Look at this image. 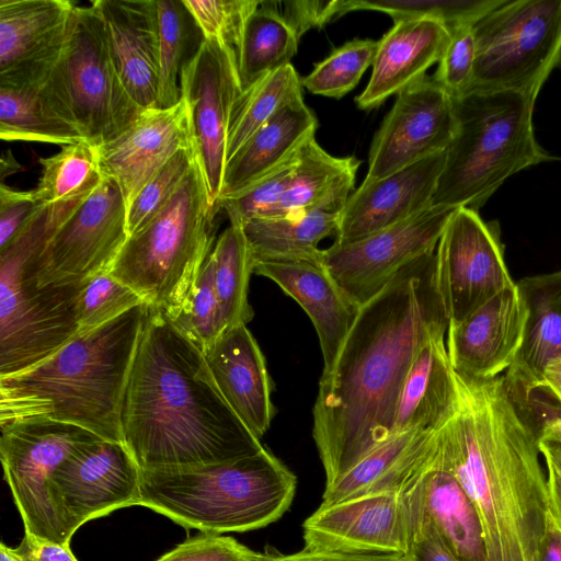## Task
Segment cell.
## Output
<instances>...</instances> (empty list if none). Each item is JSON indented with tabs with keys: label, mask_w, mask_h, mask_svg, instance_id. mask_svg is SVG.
Masks as SVG:
<instances>
[{
	"label": "cell",
	"mask_w": 561,
	"mask_h": 561,
	"mask_svg": "<svg viewBox=\"0 0 561 561\" xmlns=\"http://www.w3.org/2000/svg\"><path fill=\"white\" fill-rule=\"evenodd\" d=\"M449 320L436 250L404 266L358 313L332 368L322 373L312 436L331 485L393 435L402 387L421 347Z\"/></svg>",
	"instance_id": "1"
},
{
	"label": "cell",
	"mask_w": 561,
	"mask_h": 561,
	"mask_svg": "<svg viewBox=\"0 0 561 561\" xmlns=\"http://www.w3.org/2000/svg\"><path fill=\"white\" fill-rule=\"evenodd\" d=\"M455 376L458 409L437 430L432 462L473 503L488 561H539L549 513L539 435L514 405L503 376Z\"/></svg>",
	"instance_id": "2"
},
{
	"label": "cell",
	"mask_w": 561,
	"mask_h": 561,
	"mask_svg": "<svg viewBox=\"0 0 561 561\" xmlns=\"http://www.w3.org/2000/svg\"><path fill=\"white\" fill-rule=\"evenodd\" d=\"M122 430L140 469L221 463L263 449L222 397L203 351L149 305L124 396Z\"/></svg>",
	"instance_id": "3"
},
{
	"label": "cell",
	"mask_w": 561,
	"mask_h": 561,
	"mask_svg": "<svg viewBox=\"0 0 561 561\" xmlns=\"http://www.w3.org/2000/svg\"><path fill=\"white\" fill-rule=\"evenodd\" d=\"M148 304L93 330L21 373L0 377V425L49 419L124 443L122 409Z\"/></svg>",
	"instance_id": "4"
},
{
	"label": "cell",
	"mask_w": 561,
	"mask_h": 561,
	"mask_svg": "<svg viewBox=\"0 0 561 561\" xmlns=\"http://www.w3.org/2000/svg\"><path fill=\"white\" fill-rule=\"evenodd\" d=\"M295 491V474L263 447L221 463L141 469L138 505L206 534L247 531L277 520Z\"/></svg>",
	"instance_id": "5"
},
{
	"label": "cell",
	"mask_w": 561,
	"mask_h": 561,
	"mask_svg": "<svg viewBox=\"0 0 561 561\" xmlns=\"http://www.w3.org/2000/svg\"><path fill=\"white\" fill-rule=\"evenodd\" d=\"M453 100L456 131L433 206L478 211L506 179L551 159L535 138L536 99L516 91L470 90Z\"/></svg>",
	"instance_id": "6"
},
{
	"label": "cell",
	"mask_w": 561,
	"mask_h": 561,
	"mask_svg": "<svg viewBox=\"0 0 561 561\" xmlns=\"http://www.w3.org/2000/svg\"><path fill=\"white\" fill-rule=\"evenodd\" d=\"M219 210L196 160L165 206L128 237L110 273L173 318L215 244Z\"/></svg>",
	"instance_id": "7"
},
{
	"label": "cell",
	"mask_w": 561,
	"mask_h": 561,
	"mask_svg": "<svg viewBox=\"0 0 561 561\" xmlns=\"http://www.w3.org/2000/svg\"><path fill=\"white\" fill-rule=\"evenodd\" d=\"M81 204L42 205L0 250V377L35 366L79 334L73 301L81 286L37 289L24 268Z\"/></svg>",
	"instance_id": "8"
},
{
	"label": "cell",
	"mask_w": 561,
	"mask_h": 561,
	"mask_svg": "<svg viewBox=\"0 0 561 561\" xmlns=\"http://www.w3.org/2000/svg\"><path fill=\"white\" fill-rule=\"evenodd\" d=\"M38 88L96 147L114 139L144 112L118 76L92 3L75 5L62 51Z\"/></svg>",
	"instance_id": "9"
},
{
	"label": "cell",
	"mask_w": 561,
	"mask_h": 561,
	"mask_svg": "<svg viewBox=\"0 0 561 561\" xmlns=\"http://www.w3.org/2000/svg\"><path fill=\"white\" fill-rule=\"evenodd\" d=\"M470 90L534 99L561 60V0H503L473 24Z\"/></svg>",
	"instance_id": "10"
},
{
	"label": "cell",
	"mask_w": 561,
	"mask_h": 561,
	"mask_svg": "<svg viewBox=\"0 0 561 561\" xmlns=\"http://www.w3.org/2000/svg\"><path fill=\"white\" fill-rule=\"evenodd\" d=\"M0 428L4 480L25 534L70 546L73 533L57 497L53 477L77 448L103 438L78 425L49 419L21 420Z\"/></svg>",
	"instance_id": "11"
},
{
	"label": "cell",
	"mask_w": 561,
	"mask_h": 561,
	"mask_svg": "<svg viewBox=\"0 0 561 561\" xmlns=\"http://www.w3.org/2000/svg\"><path fill=\"white\" fill-rule=\"evenodd\" d=\"M128 237L123 193L113 179L105 176L30 259L24 277L37 289L79 287L111 271Z\"/></svg>",
	"instance_id": "12"
},
{
	"label": "cell",
	"mask_w": 561,
	"mask_h": 561,
	"mask_svg": "<svg viewBox=\"0 0 561 561\" xmlns=\"http://www.w3.org/2000/svg\"><path fill=\"white\" fill-rule=\"evenodd\" d=\"M457 208L430 206L414 216L362 240L333 243L321 262L346 297L362 307L415 259L435 251Z\"/></svg>",
	"instance_id": "13"
},
{
	"label": "cell",
	"mask_w": 561,
	"mask_h": 561,
	"mask_svg": "<svg viewBox=\"0 0 561 561\" xmlns=\"http://www.w3.org/2000/svg\"><path fill=\"white\" fill-rule=\"evenodd\" d=\"M436 278L449 324L514 287L497 225L484 222L473 209L458 207L436 248Z\"/></svg>",
	"instance_id": "14"
},
{
	"label": "cell",
	"mask_w": 561,
	"mask_h": 561,
	"mask_svg": "<svg viewBox=\"0 0 561 561\" xmlns=\"http://www.w3.org/2000/svg\"><path fill=\"white\" fill-rule=\"evenodd\" d=\"M241 91L234 51L216 41L203 39L182 70L181 100L187 110L197 163L217 207L230 115Z\"/></svg>",
	"instance_id": "15"
},
{
	"label": "cell",
	"mask_w": 561,
	"mask_h": 561,
	"mask_svg": "<svg viewBox=\"0 0 561 561\" xmlns=\"http://www.w3.org/2000/svg\"><path fill=\"white\" fill-rule=\"evenodd\" d=\"M456 131L454 100L425 76L397 94L374 136L364 181L386 178L426 157L446 151Z\"/></svg>",
	"instance_id": "16"
},
{
	"label": "cell",
	"mask_w": 561,
	"mask_h": 561,
	"mask_svg": "<svg viewBox=\"0 0 561 561\" xmlns=\"http://www.w3.org/2000/svg\"><path fill=\"white\" fill-rule=\"evenodd\" d=\"M140 471L124 443L98 439L71 453L53 484L72 533L91 519L138 505Z\"/></svg>",
	"instance_id": "17"
},
{
	"label": "cell",
	"mask_w": 561,
	"mask_h": 561,
	"mask_svg": "<svg viewBox=\"0 0 561 561\" xmlns=\"http://www.w3.org/2000/svg\"><path fill=\"white\" fill-rule=\"evenodd\" d=\"M76 3L0 0V85L37 87L57 62Z\"/></svg>",
	"instance_id": "18"
},
{
	"label": "cell",
	"mask_w": 561,
	"mask_h": 561,
	"mask_svg": "<svg viewBox=\"0 0 561 561\" xmlns=\"http://www.w3.org/2000/svg\"><path fill=\"white\" fill-rule=\"evenodd\" d=\"M306 550L405 554L409 512L402 493L365 495L319 508L302 525Z\"/></svg>",
	"instance_id": "19"
},
{
	"label": "cell",
	"mask_w": 561,
	"mask_h": 561,
	"mask_svg": "<svg viewBox=\"0 0 561 561\" xmlns=\"http://www.w3.org/2000/svg\"><path fill=\"white\" fill-rule=\"evenodd\" d=\"M445 159L443 151L380 180L363 181L341 211L334 243L362 240L432 206Z\"/></svg>",
	"instance_id": "20"
},
{
	"label": "cell",
	"mask_w": 561,
	"mask_h": 561,
	"mask_svg": "<svg viewBox=\"0 0 561 561\" xmlns=\"http://www.w3.org/2000/svg\"><path fill=\"white\" fill-rule=\"evenodd\" d=\"M187 110L181 100L150 108L114 139L98 147L101 169L119 186L126 207L180 149L192 147Z\"/></svg>",
	"instance_id": "21"
},
{
	"label": "cell",
	"mask_w": 561,
	"mask_h": 561,
	"mask_svg": "<svg viewBox=\"0 0 561 561\" xmlns=\"http://www.w3.org/2000/svg\"><path fill=\"white\" fill-rule=\"evenodd\" d=\"M526 319L527 309L515 283L462 321L449 324L446 346L454 370L477 379L499 376L520 348Z\"/></svg>",
	"instance_id": "22"
},
{
	"label": "cell",
	"mask_w": 561,
	"mask_h": 561,
	"mask_svg": "<svg viewBox=\"0 0 561 561\" xmlns=\"http://www.w3.org/2000/svg\"><path fill=\"white\" fill-rule=\"evenodd\" d=\"M118 76L144 111L158 107L159 19L156 0H93Z\"/></svg>",
	"instance_id": "23"
},
{
	"label": "cell",
	"mask_w": 561,
	"mask_h": 561,
	"mask_svg": "<svg viewBox=\"0 0 561 561\" xmlns=\"http://www.w3.org/2000/svg\"><path fill=\"white\" fill-rule=\"evenodd\" d=\"M527 309L520 348L506 369L507 392L523 413L535 399L546 365L561 357V270L516 283Z\"/></svg>",
	"instance_id": "24"
},
{
	"label": "cell",
	"mask_w": 561,
	"mask_h": 561,
	"mask_svg": "<svg viewBox=\"0 0 561 561\" xmlns=\"http://www.w3.org/2000/svg\"><path fill=\"white\" fill-rule=\"evenodd\" d=\"M449 38L448 26L434 18L394 21L378 41L370 79L356 98L357 107L373 110L421 80L439 61Z\"/></svg>",
	"instance_id": "25"
},
{
	"label": "cell",
	"mask_w": 561,
	"mask_h": 561,
	"mask_svg": "<svg viewBox=\"0 0 561 561\" xmlns=\"http://www.w3.org/2000/svg\"><path fill=\"white\" fill-rule=\"evenodd\" d=\"M205 357L227 403L261 439L271 425L275 408L271 400L273 381L252 333L244 324L225 331Z\"/></svg>",
	"instance_id": "26"
},
{
	"label": "cell",
	"mask_w": 561,
	"mask_h": 561,
	"mask_svg": "<svg viewBox=\"0 0 561 561\" xmlns=\"http://www.w3.org/2000/svg\"><path fill=\"white\" fill-rule=\"evenodd\" d=\"M253 273L272 279L308 314L316 329L323 373L329 371L358 313L322 263L260 261Z\"/></svg>",
	"instance_id": "27"
},
{
	"label": "cell",
	"mask_w": 561,
	"mask_h": 561,
	"mask_svg": "<svg viewBox=\"0 0 561 561\" xmlns=\"http://www.w3.org/2000/svg\"><path fill=\"white\" fill-rule=\"evenodd\" d=\"M436 433L411 430L392 435L325 486L320 506L371 494L402 493L427 467Z\"/></svg>",
	"instance_id": "28"
},
{
	"label": "cell",
	"mask_w": 561,
	"mask_h": 561,
	"mask_svg": "<svg viewBox=\"0 0 561 561\" xmlns=\"http://www.w3.org/2000/svg\"><path fill=\"white\" fill-rule=\"evenodd\" d=\"M402 495L428 517L459 561H488L483 527L473 503L450 473L432 462V457Z\"/></svg>",
	"instance_id": "29"
},
{
	"label": "cell",
	"mask_w": 561,
	"mask_h": 561,
	"mask_svg": "<svg viewBox=\"0 0 561 561\" xmlns=\"http://www.w3.org/2000/svg\"><path fill=\"white\" fill-rule=\"evenodd\" d=\"M317 128L318 119L304 99L283 106L227 161L219 199L243 191L278 168L314 137Z\"/></svg>",
	"instance_id": "30"
},
{
	"label": "cell",
	"mask_w": 561,
	"mask_h": 561,
	"mask_svg": "<svg viewBox=\"0 0 561 561\" xmlns=\"http://www.w3.org/2000/svg\"><path fill=\"white\" fill-rule=\"evenodd\" d=\"M458 400L445 336L432 339L416 354L404 380L393 435L411 430H439L456 413Z\"/></svg>",
	"instance_id": "31"
},
{
	"label": "cell",
	"mask_w": 561,
	"mask_h": 561,
	"mask_svg": "<svg viewBox=\"0 0 561 561\" xmlns=\"http://www.w3.org/2000/svg\"><path fill=\"white\" fill-rule=\"evenodd\" d=\"M359 165L355 157L328 153L311 137L300 147L289 186L267 218L311 210L341 214L354 191Z\"/></svg>",
	"instance_id": "32"
},
{
	"label": "cell",
	"mask_w": 561,
	"mask_h": 561,
	"mask_svg": "<svg viewBox=\"0 0 561 561\" xmlns=\"http://www.w3.org/2000/svg\"><path fill=\"white\" fill-rule=\"evenodd\" d=\"M340 215L311 210L298 215L256 218L242 225L254 263L260 261H308L322 263L319 243L336 237Z\"/></svg>",
	"instance_id": "33"
},
{
	"label": "cell",
	"mask_w": 561,
	"mask_h": 561,
	"mask_svg": "<svg viewBox=\"0 0 561 561\" xmlns=\"http://www.w3.org/2000/svg\"><path fill=\"white\" fill-rule=\"evenodd\" d=\"M0 138L66 146L87 141L37 87L0 85Z\"/></svg>",
	"instance_id": "34"
},
{
	"label": "cell",
	"mask_w": 561,
	"mask_h": 561,
	"mask_svg": "<svg viewBox=\"0 0 561 561\" xmlns=\"http://www.w3.org/2000/svg\"><path fill=\"white\" fill-rule=\"evenodd\" d=\"M299 37L274 1H261L247 23L237 56L241 90L290 64Z\"/></svg>",
	"instance_id": "35"
},
{
	"label": "cell",
	"mask_w": 561,
	"mask_h": 561,
	"mask_svg": "<svg viewBox=\"0 0 561 561\" xmlns=\"http://www.w3.org/2000/svg\"><path fill=\"white\" fill-rule=\"evenodd\" d=\"M214 280L225 331L247 325L253 318L248 289L254 256L240 225L230 224L211 249Z\"/></svg>",
	"instance_id": "36"
},
{
	"label": "cell",
	"mask_w": 561,
	"mask_h": 561,
	"mask_svg": "<svg viewBox=\"0 0 561 561\" xmlns=\"http://www.w3.org/2000/svg\"><path fill=\"white\" fill-rule=\"evenodd\" d=\"M302 82L291 64L271 72L237 98L228 126L226 159L286 104L304 99ZM227 163V162H226Z\"/></svg>",
	"instance_id": "37"
},
{
	"label": "cell",
	"mask_w": 561,
	"mask_h": 561,
	"mask_svg": "<svg viewBox=\"0 0 561 561\" xmlns=\"http://www.w3.org/2000/svg\"><path fill=\"white\" fill-rule=\"evenodd\" d=\"M42 165L34 196L41 205L88 198L103 182L98 147L89 141L62 146Z\"/></svg>",
	"instance_id": "38"
},
{
	"label": "cell",
	"mask_w": 561,
	"mask_h": 561,
	"mask_svg": "<svg viewBox=\"0 0 561 561\" xmlns=\"http://www.w3.org/2000/svg\"><path fill=\"white\" fill-rule=\"evenodd\" d=\"M159 19L158 107L181 101L182 70L196 49H191L197 26L182 0H156Z\"/></svg>",
	"instance_id": "39"
},
{
	"label": "cell",
	"mask_w": 561,
	"mask_h": 561,
	"mask_svg": "<svg viewBox=\"0 0 561 561\" xmlns=\"http://www.w3.org/2000/svg\"><path fill=\"white\" fill-rule=\"evenodd\" d=\"M503 0H337L339 16L351 11L370 10L389 14L393 21L405 18H434L448 28L474 24Z\"/></svg>",
	"instance_id": "40"
},
{
	"label": "cell",
	"mask_w": 561,
	"mask_h": 561,
	"mask_svg": "<svg viewBox=\"0 0 561 561\" xmlns=\"http://www.w3.org/2000/svg\"><path fill=\"white\" fill-rule=\"evenodd\" d=\"M378 41L355 38L335 48L301 79L302 87L322 96L341 99L359 82L373 66Z\"/></svg>",
	"instance_id": "41"
},
{
	"label": "cell",
	"mask_w": 561,
	"mask_h": 561,
	"mask_svg": "<svg viewBox=\"0 0 561 561\" xmlns=\"http://www.w3.org/2000/svg\"><path fill=\"white\" fill-rule=\"evenodd\" d=\"M172 322L205 354L225 332L214 280L211 251Z\"/></svg>",
	"instance_id": "42"
},
{
	"label": "cell",
	"mask_w": 561,
	"mask_h": 561,
	"mask_svg": "<svg viewBox=\"0 0 561 561\" xmlns=\"http://www.w3.org/2000/svg\"><path fill=\"white\" fill-rule=\"evenodd\" d=\"M146 304L144 298L110 272L94 276L81 285L73 301L79 333L99 328Z\"/></svg>",
	"instance_id": "43"
},
{
	"label": "cell",
	"mask_w": 561,
	"mask_h": 561,
	"mask_svg": "<svg viewBox=\"0 0 561 561\" xmlns=\"http://www.w3.org/2000/svg\"><path fill=\"white\" fill-rule=\"evenodd\" d=\"M203 39L216 41L238 56L249 18L259 0H182Z\"/></svg>",
	"instance_id": "44"
},
{
	"label": "cell",
	"mask_w": 561,
	"mask_h": 561,
	"mask_svg": "<svg viewBox=\"0 0 561 561\" xmlns=\"http://www.w3.org/2000/svg\"><path fill=\"white\" fill-rule=\"evenodd\" d=\"M195 161L194 147L182 148L147 182L127 208L128 236L138 232L165 206Z\"/></svg>",
	"instance_id": "45"
},
{
	"label": "cell",
	"mask_w": 561,
	"mask_h": 561,
	"mask_svg": "<svg viewBox=\"0 0 561 561\" xmlns=\"http://www.w3.org/2000/svg\"><path fill=\"white\" fill-rule=\"evenodd\" d=\"M298 151L243 191L218 201L219 209L227 214L230 224L242 226L251 219L270 216L289 186Z\"/></svg>",
	"instance_id": "46"
},
{
	"label": "cell",
	"mask_w": 561,
	"mask_h": 561,
	"mask_svg": "<svg viewBox=\"0 0 561 561\" xmlns=\"http://www.w3.org/2000/svg\"><path fill=\"white\" fill-rule=\"evenodd\" d=\"M449 42L433 76L453 99L469 91L476 62L473 24H459L449 28Z\"/></svg>",
	"instance_id": "47"
},
{
	"label": "cell",
	"mask_w": 561,
	"mask_h": 561,
	"mask_svg": "<svg viewBox=\"0 0 561 561\" xmlns=\"http://www.w3.org/2000/svg\"><path fill=\"white\" fill-rule=\"evenodd\" d=\"M255 552L236 539L218 534L198 535L179 545L157 561H262Z\"/></svg>",
	"instance_id": "48"
},
{
	"label": "cell",
	"mask_w": 561,
	"mask_h": 561,
	"mask_svg": "<svg viewBox=\"0 0 561 561\" xmlns=\"http://www.w3.org/2000/svg\"><path fill=\"white\" fill-rule=\"evenodd\" d=\"M404 501L410 522L407 561H459L444 545L428 517L405 499Z\"/></svg>",
	"instance_id": "49"
},
{
	"label": "cell",
	"mask_w": 561,
	"mask_h": 561,
	"mask_svg": "<svg viewBox=\"0 0 561 561\" xmlns=\"http://www.w3.org/2000/svg\"><path fill=\"white\" fill-rule=\"evenodd\" d=\"M42 205L33 191L0 183V250L5 248Z\"/></svg>",
	"instance_id": "50"
},
{
	"label": "cell",
	"mask_w": 561,
	"mask_h": 561,
	"mask_svg": "<svg viewBox=\"0 0 561 561\" xmlns=\"http://www.w3.org/2000/svg\"><path fill=\"white\" fill-rule=\"evenodd\" d=\"M280 3L284 5L282 14L299 38L308 30L320 28L333 18H339L336 0H294Z\"/></svg>",
	"instance_id": "51"
},
{
	"label": "cell",
	"mask_w": 561,
	"mask_h": 561,
	"mask_svg": "<svg viewBox=\"0 0 561 561\" xmlns=\"http://www.w3.org/2000/svg\"><path fill=\"white\" fill-rule=\"evenodd\" d=\"M262 561H407L405 554L301 550L293 554L264 553Z\"/></svg>",
	"instance_id": "52"
},
{
	"label": "cell",
	"mask_w": 561,
	"mask_h": 561,
	"mask_svg": "<svg viewBox=\"0 0 561 561\" xmlns=\"http://www.w3.org/2000/svg\"><path fill=\"white\" fill-rule=\"evenodd\" d=\"M15 550L25 561H78L70 546L41 540L27 534Z\"/></svg>",
	"instance_id": "53"
},
{
	"label": "cell",
	"mask_w": 561,
	"mask_h": 561,
	"mask_svg": "<svg viewBox=\"0 0 561 561\" xmlns=\"http://www.w3.org/2000/svg\"><path fill=\"white\" fill-rule=\"evenodd\" d=\"M539 561H561V528L550 511L539 549Z\"/></svg>",
	"instance_id": "54"
},
{
	"label": "cell",
	"mask_w": 561,
	"mask_h": 561,
	"mask_svg": "<svg viewBox=\"0 0 561 561\" xmlns=\"http://www.w3.org/2000/svg\"><path fill=\"white\" fill-rule=\"evenodd\" d=\"M539 450L547 468L552 469L561 478V437L545 432L539 437Z\"/></svg>",
	"instance_id": "55"
},
{
	"label": "cell",
	"mask_w": 561,
	"mask_h": 561,
	"mask_svg": "<svg viewBox=\"0 0 561 561\" xmlns=\"http://www.w3.org/2000/svg\"><path fill=\"white\" fill-rule=\"evenodd\" d=\"M547 484L549 511L561 528V478L550 468H547Z\"/></svg>",
	"instance_id": "56"
},
{
	"label": "cell",
	"mask_w": 561,
	"mask_h": 561,
	"mask_svg": "<svg viewBox=\"0 0 561 561\" xmlns=\"http://www.w3.org/2000/svg\"><path fill=\"white\" fill-rule=\"evenodd\" d=\"M22 170V165L15 160L10 150H7L1 157L0 178L3 182L4 178Z\"/></svg>",
	"instance_id": "57"
},
{
	"label": "cell",
	"mask_w": 561,
	"mask_h": 561,
	"mask_svg": "<svg viewBox=\"0 0 561 561\" xmlns=\"http://www.w3.org/2000/svg\"><path fill=\"white\" fill-rule=\"evenodd\" d=\"M0 561H25L15 550L3 542L0 543Z\"/></svg>",
	"instance_id": "58"
}]
</instances>
